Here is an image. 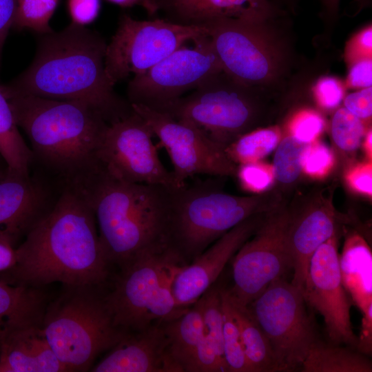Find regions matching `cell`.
<instances>
[{
	"instance_id": "cell-47",
	"label": "cell",
	"mask_w": 372,
	"mask_h": 372,
	"mask_svg": "<svg viewBox=\"0 0 372 372\" xmlns=\"http://www.w3.org/2000/svg\"><path fill=\"white\" fill-rule=\"evenodd\" d=\"M14 242L10 237L0 234V274L6 275L16 265Z\"/></svg>"
},
{
	"instance_id": "cell-20",
	"label": "cell",
	"mask_w": 372,
	"mask_h": 372,
	"mask_svg": "<svg viewBox=\"0 0 372 372\" xmlns=\"http://www.w3.org/2000/svg\"><path fill=\"white\" fill-rule=\"evenodd\" d=\"M93 372H178L168 349L164 322L125 335L92 369Z\"/></svg>"
},
{
	"instance_id": "cell-17",
	"label": "cell",
	"mask_w": 372,
	"mask_h": 372,
	"mask_svg": "<svg viewBox=\"0 0 372 372\" xmlns=\"http://www.w3.org/2000/svg\"><path fill=\"white\" fill-rule=\"evenodd\" d=\"M61 192L36 170L28 176L8 171L0 180V234L14 241L25 236L52 209Z\"/></svg>"
},
{
	"instance_id": "cell-25",
	"label": "cell",
	"mask_w": 372,
	"mask_h": 372,
	"mask_svg": "<svg viewBox=\"0 0 372 372\" xmlns=\"http://www.w3.org/2000/svg\"><path fill=\"white\" fill-rule=\"evenodd\" d=\"M193 304L179 316L164 322L169 355L178 372L185 371L187 364L205 333L199 300Z\"/></svg>"
},
{
	"instance_id": "cell-34",
	"label": "cell",
	"mask_w": 372,
	"mask_h": 372,
	"mask_svg": "<svg viewBox=\"0 0 372 372\" xmlns=\"http://www.w3.org/2000/svg\"><path fill=\"white\" fill-rule=\"evenodd\" d=\"M198 300L201 304L205 333L211 340L218 355L225 360L221 287L213 285Z\"/></svg>"
},
{
	"instance_id": "cell-27",
	"label": "cell",
	"mask_w": 372,
	"mask_h": 372,
	"mask_svg": "<svg viewBox=\"0 0 372 372\" xmlns=\"http://www.w3.org/2000/svg\"><path fill=\"white\" fill-rule=\"evenodd\" d=\"M327 344L316 340L300 369L303 372H371L367 355L350 347Z\"/></svg>"
},
{
	"instance_id": "cell-28",
	"label": "cell",
	"mask_w": 372,
	"mask_h": 372,
	"mask_svg": "<svg viewBox=\"0 0 372 372\" xmlns=\"http://www.w3.org/2000/svg\"><path fill=\"white\" fill-rule=\"evenodd\" d=\"M0 156L8 172L21 176L31 172L32 153L19 132L8 101L0 88Z\"/></svg>"
},
{
	"instance_id": "cell-26",
	"label": "cell",
	"mask_w": 372,
	"mask_h": 372,
	"mask_svg": "<svg viewBox=\"0 0 372 372\" xmlns=\"http://www.w3.org/2000/svg\"><path fill=\"white\" fill-rule=\"evenodd\" d=\"M222 292L238 327L245 353L252 372L278 371L268 340L247 307L233 302L226 288L222 287Z\"/></svg>"
},
{
	"instance_id": "cell-35",
	"label": "cell",
	"mask_w": 372,
	"mask_h": 372,
	"mask_svg": "<svg viewBox=\"0 0 372 372\" xmlns=\"http://www.w3.org/2000/svg\"><path fill=\"white\" fill-rule=\"evenodd\" d=\"M235 176L243 189L255 194L269 191L276 182L273 165L262 161L238 165Z\"/></svg>"
},
{
	"instance_id": "cell-42",
	"label": "cell",
	"mask_w": 372,
	"mask_h": 372,
	"mask_svg": "<svg viewBox=\"0 0 372 372\" xmlns=\"http://www.w3.org/2000/svg\"><path fill=\"white\" fill-rule=\"evenodd\" d=\"M344 107L355 116L369 123L372 116V87L362 88L344 99Z\"/></svg>"
},
{
	"instance_id": "cell-31",
	"label": "cell",
	"mask_w": 372,
	"mask_h": 372,
	"mask_svg": "<svg viewBox=\"0 0 372 372\" xmlns=\"http://www.w3.org/2000/svg\"><path fill=\"white\" fill-rule=\"evenodd\" d=\"M369 130L366 123L344 107L336 110L331 123V134L335 146L344 152H353L362 145Z\"/></svg>"
},
{
	"instance_id": "cell-32",
	"label": "cell",
	"mask_w": 372,
	"mask_h": 372,
	"mask_svg": "<svg viewBox=\"0 0 372 372\" xmlns=\"http://www.w3.org/2000/svg\"><path fill=\"white\" fill-rule=\"evenodd\" d=\"M223 351L225 360L230 372H252L246 357L237 324L223 294Z\"/></svg>"
},
{
	"instance_id": "cell-11",
	"label": "cell",
	"mask_w": 372,
	"mask_h": 372,
	"mask_svg": "<svg viewBox=\"0 0 372 372\" xmlns=\"http://www.w3.org/2000/svg\"><path fill=\"white\" fill-rule=\"evenodd\" d=\"M204 34L205 25H184L165 19L140 21L123 14L107 45L105 72L115 85L130 74L145 72L185 42Z\"/></svg>"
},
{
	"instance_id": "cell-4",
	"label": "cell",
	"mask_w": 372,
	"mask_h": 372,
	"mask_svg": "<svg viewBox=\"0 0 372 372\" xmlns=\"http://www.w3.org/2000/svg\"><path fill=\"white\" fill-rule=\"evenodd\" d=\"M174 188L124 182L103 167L80 191L94 211L100 242L110 264L122 268L169 247Z\"/></svg>"
},
{
	"instance_id": "cell-50",
	"label": "cell",
	"mask_w": 372,
	"mask_h": 372,
	"mask_svg": "<svg viewBox=\"0 0 372 372\" xmlns=\"http://www.w3.org/2000/svg\"><path fill=\"white\" fill-rule=\"evenodd\" d=\"M368 160L372 161V131L369 129L362 143Z\"/></svg>"
},
{
	"instance_id": "cell-38",
	"label": "cell",
	"mask_w": 372,
	"mask_h": 372,
	"mask_svg": "<svg viewBox=\"0 0 372 372\" xmlns=\"http://www.w3.org/2000/svg\"><path fill=\"white\" fill-rule=\"evenodd\" d=\"M185 371H228L225 360L218 355L211 340L205 333L187 364Z\"/></svg>"
},
{
	"instance_id": "cell-8",
	"label": "cell",
	"mask_w": 372,
	"mask_h": 372,
	"mask_svg": "<svg viewBox=\"0 0 372 372\" xmlns=\"http://www.w3.org/2000/svg\"><path fill=\"white\" fill-rule=\"evenodd\" d=\"M254 90L221 72L158 112L198 127L225 149L256 123Z\"/></svg>"
},
{
	"instance_id": "cell-45",
	"label": "cell",
	"mask_w": 372,
	"mask_h": 372,
	"mask_svg": "<svg viewBox=\"0 0 372 372\" xmlns=\"http://www.w3.org/2000/svg\"><path fill=\"white\" fill-rule=\"evenodd\" d=\"M17 0H0V59L9 30L13 26Z\"/></svg>"
},
{
	"instance_id": "cell-51",
	"label": "cell",
	"mask_w": 372,
	"mask_h": 372,
	"mask_svg": "<svg viewBox=\"0 0 372 372\" xmlns=\"http://www.w3.org/2000/svg\"><path fill=\"white\" fill-rule=\"evenodd\" d=\"M8 171V166L0 156V180L7 174Z\"/></svg>"
},
{
	"instance_id": "cell-13",
	"label": "cell",
	"mask_w": 372,
	"mask_h": 372,
	"mask_svg": "<svg viewBox=\"0 0 372 372\" xmlns=\"http://www.w3.org/2000/svg\"><path fill=\"white\" fill-rule=\"evenodd\" d=\"M192 41L193 48L183 45L145 72L134 76L127 87L129 102L160 111L223 72L210 37L204 34Z\"/></svg>"
},
{
	"instance_id": "cell-5",
	"label": "cell",
	"mask_w": 372,
	"mask_h": 372,
	"mask_svg": "<svg viewBox=\"0 0 372 372\" xmlns=\"http://www.w3.org/2000/svg\"><path fill=\"white\" fill-rule=\"evenodd\" d=\"M281 201L277 192L236 196L220 191L207 181L174 188L169 246L182 260H193L243 220L273 210Z\"/></svg>"
},
{
	"instance_id": "cell-23",
	"label": "cell",
	"mask_w": 372,
	"mask_h": 372,
	"mask_svg": "<svg viewBox=\"0 0 372 372\" xmlns=\"http://www.w3.org/2000/svg\"><path fill=\"white\" fill-rule=\"evenodd\" d=\"M339 265L343 285L362 314L372 305V254L358 232L347 234Z\"/></svg>"
},
{
	"instance_id": "cell-41",
	"label": "cell",
	"mask_w": 372,
	"mask_h": 372,
	"mask_svg": "<svg viewBox=\"0 0 372 372\" xmlns=\"http://www.w3.org/2000/svg\"><path fill=\"white\" fill-rule=\"evenodd\" d=\"M344 178L353 192L372 196V161L366 160L351 166L345 172Z\"/></svg>"
},
{
	"instance_id": "cell-1",
	"label": "cell",
	"mask_w": 372,
	"mask_h": 372,
	"mask_svg": "<svg viewBox=\"0 0 372 372\" xmlns=\"http://www.w3.org/2000/svg\"><path fill=\"white\" fill-rule=\"evenodd\" d=\"M17 262L6 275L23 285L61 282L92 287L107 277L94 211L83 194L64 188L52 209L16 247Z\"/></svg>"
},
{
	"instance_id": "cell-2",
	"label": "cell",
	"mask_w": 372,
	"mask_h": 372,
	"mask_svg": "<svg viewBox=\"0 0 372 372\" xmlns=\"http://www.w3.org/2000/svg\"><path fill=\"white\" fill-rule=\"evenodd\" d=\"M107 43L98 32L72 23L43 34L31 65L0 88L7 99L34 96L90 105L110 125L134 112L115 92L105 68Z\"/></svg>"
},
{
	"instance_id": "cell-12",
	"label": "cell",
	"mask_w": 372,
	"mask_h": 372,
	"mask_svg": "<svg viewBox=\"0 0 372 372\" xmlns=\"http://www.w3.org/2000/svg\"><path fill=\"white\" fill-rule=\"evenodd\" d=\"M290 214L291 209L282 203L267 213L233 256V285L226 291L235 303L247 307L271 282L292 271L287 246Z\"/></svg>"
},
{
	"instance_id": "cell-24",
	"label": "cell",
	"mask_w": 372,
	"mask_h": 372,
	"mask_svg": "<svg viewBox=\"0 0 372 372\" xmlns=\"http://www.w3.org/2000/svg\"><path fill=\"white\" fill-rule=\"evenodd\" d=\"M42 309L43 298L35 289L0 280V342L18 327L41 323Z\"/></svg>"
},
{
	"instance_id": "cell-6",
	"label": "cell",
	"mask_w": 372,
	"mask_h": 372,
	"mask_svg": "<svg viewBox=\"0 0 372 372\" xmlns=\"http://www.w3.org/2000/svg\"><path fill=\"white\" fill-rule=\"evenodd\" d=\"M43 315L41 328L65 371H85L96 358L125 335L91 287H68Z\"/></svg>"
},
{
	"instance_id": "cell-52",
	"label": "cell",
	"mask_w": 372,
	"mask_h": 372,
	"mask_svg": "<svg viewBox=\"0 0 372 372\" xmlns=\"http://www.w3.org/2000/svg\"><path fill=\"white\" fill-rule=\"evenodd\" d=\"M280 1H282L284 2L285 3H290V4H292L293 2L295 1V0H278Z\"/></svg>"
},
{
	"instance_id": "cell-30",
	"label": "cell",
	"mask_w": 372,
	"mask_h": 372,
	"mask_svg": "<svg viewBox=\"0 0 372 372\" xmlns=\"http://www.w3.org/2000/svg\"><path fill=\"white\" fill-rule=\"evenodd\" d=\"M307 144L291 135L282 138L276 148L273 168L275 180L282 185H290L302 173V161Z\"/></svg>"
},
{
	"instance_id": "cell-40",
	"label": "cell",
	"mask_w": 372,
	"mask_h": 372,
	"mask_svg": "<svg viewBox=\"0 0 372 372\" xmlns=\"http://www.w3.org/2000/svg\"><path fill=\"white\" fill-rule=\"evenodd\" d=\"M344 58L349 66L359 60L372 59V26L368 25L347 43Z\"/></svg>"
},
{
	"instance_id": "cell-3",
	"label": "cell",
	"mask_w": 372,
	"mask_h": 372,
	"mask_svg": "<svg viewBox=\"0 0 372 372\" xmlns=\"http://www.w3.org/2000/svg\"><path fill=\"white\" fill-rule=\"evenodd\" d=\"M8 99L30 143L34 170L62 189L76 190L101 171L98 152L109 124L96 110L77 101L34 96Z\"/></svg>"
},
{
	"instance_id": "cell-33",
	"label": "cell",
	"mask_w": 372,
	"mask_h": 372,
	"mask_svg": "<svg viewBox=\"0 0 372 372\" xmlns=\"http://www.w3.org/2000/svg\"><path fill=\"white\" fill-rule=\"evenodd\" d=\"M59 0H17L13 26L16 29H30L41 34L52 32L49 21Z\"/></svg>"
},
{
	"instance_id": "cell-46",
	"label": "cell",
	"mask_w": 372,
	"mask_h": 372,
	"mask_svg": "<svg viewBox=\"0 0 372 372\" xmlns=\"http://www.w3.org/2000/svg\"><path fill=\"white\" fill-rule=\"evenodd\" d=\"M361 328L357 336L356 349L369 355L372 352V305L362 314Z\"/></svg>"
},
{
	"instance_id": "cell-9",
	"label": "cell",
	"mask_w": 372,
	"mask_h": 372,
	"mask_svg": "<svg viewBox=\"0 0 372 372\" xmlns=\"http://www.w3.org/2000/svg\"><path fill=\"white\" fill-rule=\"evenodd\" d=\"M270 22L223 18L203 25L223 72L247 87L270 84L285 69V48L271 30Z\"/></svg>"
},
{
	"instance_id": "cell-44",
	"label": "cell",
	"mask_w": 372,
	"mask_h": 372,
	"mask_svg": "<svg viewBox=\"0 0 372 372\" xmlns=\"http://www.w3.org/2000/svg\"><path fill=\"white\" fill-rule=\"evenodd\" d=\"M349 67L346 86L358 89L371 87L372 59L359 60Z\"/></svg>"
},
{
	"instance_id": "cell-48",
	"label": "cell",
	"mask_w": 372,
	"mask_h": 372,
	"mask_svg": "<svg viewBox=\"0 0 372 372\" xmlns=\"http://www.w3.org/2000/svg\"><path fill=\"white\" fill-rule=\"evenodd\" d=\"M109 1L117 4L120 6L127 8L134 6L143 7L149 16H153L156 12L154 0H108Z\"/></svg>"
},
{
	"instance_id": "cell-19",
	"label": "cell",
	"mask_w": 372,
	"mask_h": 372,
	"mask_svg": "<svg viewBox=\"0 0 372 372\" xmlns=\"http://www.w3.org/2000/svg\"><path fill=\"white\" fill-rule=\"evenodd\" d=\"M346 220L335 208L332 196L315 195L298 211L291 209L287 246L292 267L291 284L303 290L311 258L316 250Z\"/></svg>"
},
{
	"instance_id": "cell-36",
	"label": "cell",
	"mask_w": 372,
	"mask_h": 372,
	"mask_svg": "<svg viewBox=\"0 0 372 372\" xmlns=\"http://www.w3.org/2000/svg\"><path fill=\"white\" fill-rule=\"evenodd\" d=\"M335 163L334 154L318 139L307 144L302 156V172L313 178L326 177Z\"/></svg>"
},
{
	"instance_id": "cell-22",
	"label": "cell",
	"mask_w": 372,
	"mask_h": 372,
	"mask_svg": "<svg viewBox=\"0 0 372 372\" xmlns=\"http://www.w3.org/2000/svg\"><path fill=\"white\" fill-rule=\"evenodd\" d=\"M65 372L41 328V323L18 327L0 342V372Z\"/></svg>"
},
{
	"instance_id": "cell-7",
	"label": "cell",
	"mask_w": 372,
	"mask_h": 372,
	"mask_svg": "<svg viewBox=\"0 0 372 372\" xmlns=\"http://www.w3.org/2000/svg\"><path fill=\"white\" fill-rule=\"evenodd\" d=\"M181 261L169 246L121 268L113 290L105 298L118 328L138 331L171 320L187 310L176 304L172 291L173 275Z\"/></svg>"
},
{
	"instance_id": "cell-15",
	"label": "cell",
	"mask_w": 372,
	"mask_h": 372,
	"mask_svg": "<svg viewBox=\"0 0 372 372\" xmlns=\"http://www.w3.org/2000/svg\"><path fill=\"white\" fill-rule=\"evenodd\" d=\"M153 136L150 127L135 112L110 124L98 152L102 167L110 176L124 182L176 188L172 172L159 158Z\"/></svg>"
},
{
	"instance_id": "cell-39",
	"label": "cell",
	"mask_w": 372,
	"mask_h": 372,
	"mask_svg": "<svg viewBox=\"0 0 372 372\" xmlns=\"http://www.w3.org/2000/svg\"><path fill=\"white\" fill-rule=\"evenodd\" d=\"M314 98L318 105L324 110L337 107L344 99V85L341 81L333 76H323L315 83Z\"/></svg>"
},
{
	"instance_id": "cell-21",
	"label": "cell",
	"mask_w": 372,
	"mask_h": 372,
	"mask_svg": "<svg viewBox=\"0 0 372 372\" xmlns=\"http://www.w3.org/2000/svg\"><path fill=\"white\" fill-rule=\"evenodd\" d=\"M154 3L165 19L184 25H203L223 18L265 23L285 14L270 0H154Z\"/></svg>"
},
{
	"instance_id": "cell-29",
	"label": "cell",
	"mask_w": 372,
	"mask_h": 372,
	"mask_svg": "<svg viewBox=\"0 0 372 372\" xmlns=\"http://www.w3.org/2000/svg\"><path fill=\"white\" fill-rule=\"evenodd\" d=\"M282 138L278 126L251 130L225 147L229 158L237 165L261 161L276 149Z\"/></svg>"
},
{
	"instance_id": "cell-49",
	"label": "cell",
	"mask_w": 372,
	"mask_h": 372,
	"mask_svg": "<svg viewBox=\"0 0 372 372\" xmlns=\"http://www.w3.org/2000/svg\"><path fill=\"white\" fill-rule=\"evenodd\" d=\"M324 16L328 19H334L338 12L340 0H320Z\"/></svg>"
},
{
	"instance_id": "cell-16",
	"label": "cell",
	"mask_w": 372,
	"mask_h": 372,
	"mask_svg": "<svg viewBox=\"0 0 372 372\" xmlns=\"http://www.w3.org/2000/svg\"><path fill=\"white\" fill-rule=\"evenodd\" d=\"M338 242L336 233L316 250L302 293L305 302L323 318L331 342L356 349L357 336L350 317L353 302L342 281Z\"/></svg>"
},
{
	"instance_id": "cell-14",
	"label": "cell",
	"mask_w": 372,
	"mask_h": 372,
	"mask_svg": "<svg viewBox=\"0 0 372 372\" xmlns=\"http://www.w3.org/2000/svg\"><path fill=\"white\" fill-rule=\"evenodd\" d=\"M165 147L173 166L177 187L198 174L234 176L237 165L225 147L198 127L141 104H131Z\"/></svg>"
},
{
	"instance_id": "cell-43",
	"label": "cell",
	"mask_w": 372,
	"mask_h": 372,
	"mask_svg": "<svg viewBox=\"0 0 372 372\" xmlns=\"http://www.w3.org/2000/svg\"><path fill=\"white\" fill-rule=\"evenodd\" d=\"M68 10L72 23L85 26L97 17L100 10V1L68 0Z\"/></svg>"
},
{
	"instance_id": "cell-37",
	"label": "cell",
	"mask_w": 372,
	"mask_h": 372,
	"mask_svg": "<svg viewBox=\"0 0 372 372\" xmlns=\"http://www.w3.org/2000/svg\"><path fill=\"white\" fill-rule=\"evenodd\" d=\"M324 127V120L318 112L304 109L293 115L289 121V134L302 143L309 144L318 139Z\"/></svg>"
},
{
	"instance_id": "cell-10",
	"label": "cell",
	"mask_w": 372,
	"mask_h": 372,
	"mask_svg": "<svg viewBox=\"0 0 372 372\" xmlns=\"http://www.w3.org/2000/svg\"><path fill=\"white\" fill-rule=\"evenodd\" d=\"M305 303L301 289L280 278L247 306L268 340L278 371L300 369L318 340Z\"/></svg>"
},
{
	"instance_id": "cell-18",
	"label": "cell",
	"mask_w": 372,
	"mask_h": 372,
	"mask_svg": "<svg viewBox=\"0 0 372 372\" xmlns=\"http://www.w3.org/2000/svg\"><path fill=\"white\" fill-rule=\"evenodd\" d=\"M266 214L243 220L194 258L190 265L177 267L172 291L178 307L186 308L194 304L214 285L227 263L254 234Z\"/></svg>"
}]
</instances>
